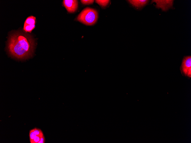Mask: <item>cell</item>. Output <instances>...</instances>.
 Here are the masks:
<instances>
[{
  "mask_svg": "<svg viewBox=\"0 0 191 143\" xmlns=\"http://www.w3.org/2000/svg\"><path fill=\"white\" fill-rule=\"evenodd\" d=\"M43 136V134L37 135L30 142L31 143H38L40 141L41 137Z\"/></svg>",
  "mask_w": 191,
  "mask_h": 143,
  "instance_id": "9",
  "label": "cell"
},
{
  "mask_svg": "<svg viewBox=\"0 0 191 143\" xmlns=\"http://www.w3.org/2000/svg\"><path fill=\"white\" fill-rule=\"evenodd\" d=\"M36 20L35 17L31 16L28 17L24 22L23 30L26 32L31 33L35 28Z\"/></svg>",
  "mask_w": 191,
  "mask_h": 143,
  "instance_id": "5",
  "label": "cell"
},
{
  "mask_svg": "<svg viewBox=\"0 0 191 143\" xmlns=\"http://www.w3.org/2000/svg\"><path fill=\"white\" fill-rule=\"evenodd\" d=\"M133 6L137 8L142 7L149 1L147 0H132L128 1Z\"/></svg>",
  "mask_w": 191,
  "mask_h": 143,
  "instance_id": "7",
  "label": "cell"
},
{
  "mask_svg": "<svg viewBox=\"0 0 191 143\" xmlns=\"http://www.w3.org/2000/svg\"><path fill=\"white\" fill-rule=\"evenodd\" d=\"M180 70L183 75L190 77L191 76V57H184L182 60Z\"/></svg>",
  "mask_w": 191,
  "mask_h": 143,
  "instance_id": "3",
  "label": "cell"
},
{
  "mask_svg": "<svg viewBox=\"0 0 191 143\" xmlns=\"http://www.w3.org/2000/svg\"><path fill=\"white\" fill-rule=\"evenodd\" d=\"M37 136V134L34 131L33 129L31 130L29 133L30 142H31Z\"/></svg>",
  "mask_w": 191,
  "mask_h": 143,
  "instance_id": "10",
  "label": "cell"
},
{
  "mask_svg": "<svg viewBox=\"0 0 191 143\" xmlns=\"http://www.w3.org/2000/svg\"><path fill=\"white\" fill-rule=\"evenodd\" d=\"M45 142V138L44 136H43L41 138L40 141L38 143H44Z\"/></svg>",
  "mask_w": 191,
  "mask_h": 143,
  "instance_id": "13",
  "label": "cell"
},
{
  "mask_svg": "<svg viewBox=\"0 0 191 143\" xmlns=\"http://www.w3.org/2000/svg\"><path fill=\"white\" fill-rule=\"evenodd\" d=\"M63 4L67 11L69 13L75 12L78 7V1L75 0H64Z\"/></svg>",
  "mask_w": 191,
  "mask_h": 143,
  "instance_id": "6",
  "label": "cell"
},
{
  "mask_svg": "<svg viewBox=\"0 0 191 143\" xmlns=\"http://www.w3.org/2000/svg\"><path fill=\"white\" fill-rule=\"evenodd\" d=\"M81 2L85 5H88L92 4L94 0H81Z\"/></svg>",
  "mask_w": 191,
  "mask_h": 143,
  "instance_id": "11",
  "label": "cell"
},
{
  "mask_svg": "<svg viewBox=\"0 0 191 143\" xmlns=\"http://www.w3.org/2000/svg\"><path fill=\"white\" fill-rule=\"evenodd\" d=\"M33 130L34 132L37 134V135L43 134L42 131L39 129L35 128L33 129Z\"/></svg>",
  "mask_w": 191,
  "mask_h": 143,
  "instance_id": "12",
  "label": "cell"
},
{
  "mask_svg": "<svg viewBox=\"0 0 191 143\" xmlns=\"http://www.w3.org/2000/svg\"><path fill=\"white\" fill-rule=\"evenodd\" d=\"M98 18V13L94 9L87 7L84 9L78 16L77 20L88 25H94Z\"/></svg>",
  "mask_w": 191,
  "mask_h": 143,
  "instance_id": "2",
  "label": "cell"
},
{
  "mask_svg": "<svg viewBox=\"0 0 191 143\" xmlns=\"http://www.w3.org/2000/svg\"><path fill=\"white\" fill-rule=\"evenodd\" d=\"M173 0H152V3L155 2L156 3V7L158 8H160L163 11L168 10L172 7Z\"/></svg>",
  "mask_w": 191,
  "mask_h": 143,
  "instance_id": "4",
  "label": "cell"
},
{
  "mask_svg": "<svg viewBox=\"0 0 191 143\" xmlns=\"http://www.w3.org/2000/svg\"><path fill=\"white\" fill-rule=\"evenodd\" d=\"M35 46V42L32 36L26 33L17 31L9 35L7 48L12 57L25 59L32 55Z\"/></svg>",
  "mask_w": 191,
  "mask_h": 143,
  "instance_id": "1",
  "label": "cell"
},
{
  "mask_svg": "<svg viewBox=\"0 0 191 143\" xmlns=\"http://www.w3.org/2000/svg\"><path fill=\"white\" fill-rule=\"evenodd\" d=\"M109 0H96V2L103 7L106 6L110 2Z\"/></svg>",
  "mask_w": 191,
  "mask_h": 143,
  "instance_id": "8",
  "label": "cell"
}]
</instances>
